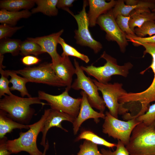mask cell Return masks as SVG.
Segmentation results:
<instances>
[{"label":"cell","instance_id":"cell-28","mask_svg":"<svg viewBox=\"0 0 155 155\" xmlns=\"http://www.w3.org/2000/svg\"><path fill=\"white\" fill-rule=\"evenodd\" d=\"M58 43L61 45L63 50L61 56H71L80 59L86 63L89 62L90 59L87 56L81 53L74 48L67 44L61 37L59 38Z\"/></svg>","mask_w":155,"mask_h":155},{"label":"cell","instance_id":"cell-2","mask_svg":"<svg viewBox=\"0 0 155 155\" xmlns=\"http://www.w3.org/2000/svg\"><path fill=\"white\" fill-rule=\"evenodd\" d=\"M142 46L145 49L144 55L147 53L152 57V61L149 67L140 72L143 74L146 70L151 68L154 73V77L152 83L146 90L137 93H127L122 94L119 98V103L129 105H138L139 111L136 116L138 117L144 114L148 110L150 102L155 101V43H140L138 46Z\"/></svg>","mask_w":155,"mask_h":155},{"label":"cell","instance_id":"cell-19","mask_svg":"<svg viewBox=\"0 0 155 155\" xmlns=\"http://www.w3.org/2000/svg\"><path fill=\"white\" fill-rule=\"evenodd\" d=\"M140 8H147L152 10L155 8V3L152 1H139L136 5H127L122 0L117 1L116 4L112 10L113 16L115 18L119 14L125 16H129L133 10Z\"/></svg>","mask_w":155,"mask_h":155},{"label":"cell","instance_id":"cell-25","mask_svg":"<svg viewBox=\"0 0 155 155\" xmlns=\"http://www.w3.org/2000/svg\"><path fill=\"white\" fill-rule=\"evenodd\" d=\"M22 42L20 40L9 38L1 40L0 55L8 53H10L13 56L18 55L20 53Z\"/></svg>","mask_w":155,"mask_h":155},{"label":"cell","instance_id":"cell-34","mask_svg":"<svg viewBox=\"0 0 155 155\" xmlns=\"http://www.w3.org/2000/svg\"><path fill=\"white\" fill-rule=\"evenodd\" d=\"M116 147L113 151L102 148L101 153L102 155H130L125 146L120 141H118Z\"/></svg>","mask_w":155,"mask_h":155},{"label":"cell","instance_id":"cell-17","mask_svg":"<svg viewBox=\"0 0 155 155\" xmlns=\"http://www.w3.org/2000/svg\"><path fill=\"white\" fill-rule=\"evenodd\" d=\"M89 10L87 16L90 27L94 26L98 17L115 6L117 1L112 0L108 2L104 0H88Z\"/></svg>","mask_w":155,"mask_h":155},{"label":"cell","instance_id":"cell-38","mask_svg":"<svg viewBox=\"0 0 155 155\" xmlns=\"http://www.w3.org/2000/svg\"><path fill=\"white\" fill-rule=\"evenodd\" d=\"M74 1V0H59L57 7L58 8L67 11L72 15L73 13L68 8L73 6V3Z\"/></svg>","mask_w":155,"mask_h":155},{"label":"cell","instance_id":"cell-8","mask_svg":"<svg viewBox=\"0 0 155 155\" xmlns=\"http://www.w3.org/2000/svg\"><path fill=\"white\" fill-rule=\"evenodd\" d=\"M17 74L27 79L29 82L42 83L58 87L66 86L55 73L51 63H44L37 66L26 67L14 70Z\"/></svg>","mask_w":155,"mask_h":155},{"label":"cell","instance_id":"cell-5","mask_svg":"<svg viewBox=\"0 0 155 155\" xmlns=\"http://www.w3.org/2000/svg\"><path fill=\"white\" fill-rule=\"evenodd\" d=\"M100 58L106 60V63L101 66L96 67L93 65L84 67L81 66V68L88 75L94 77L98 82L103 84L108 83L111 80V76L120 75L126 78L129 70L133 66L130 62L125 63L123 65H119L116 59L104 51Z\"/></svg>","mask_w":155,"mask_h":155},{"label":"cell","instance_id":"cell-35","mask_svg":"<svg viewBox=\"0 0 155 155\" xmlns=\"http://www.w3.org/2000/svg\"><path fill=\"white\" fill-rule=\"evenodd\" d=\"M126 36L128 41L131 42L135 46L140 43H155V35L147 37H140L136 35L127 34Z\"/></svg>","mask_w":155,"mask_h":155},{"label":"cell","instance_id":"cell-43","mask_svg":"<svg viewBox=\"0 0 155 155\" xmlns=\"http://www.w3.org/2000/svg\"><path fill=\"white\" fill-rule=\"evenodd\" d=\"M155 13V12H154Z\"/></svg>","mask_w":155,"mask_h":155},{"label":"cell","instance_id":"cell-15","mask_svg":"<svg viewBox=\"0 0 155 155\" xmlns=\"http://www.w3.org/2000/svg\"><path fill=\"white\" fill-rule=\"evenodd\" d=\"M75 119V118L67 113L50 109L48 115L41 130L42 137L40 144L44 147L45 146L46 135L50 128L53 127H56L67 132V130L62 127L61 123L64 121H66L73 123Z\"/></svg>","mask_w":155,"mask_h":155},{"label":"cell","instance_id":"cell-4","mask_svg":"<svg viewBox=\"0 0 155 155\" xmlns=\"http://www.w3.org/2000/svg\"><path fill=\"white\" fill-rule=\"evenodd\" d=\"M50 110V109L45 110L44 114L40 119L33 124L28 125V130L26 132H20L18 138L7 140V147L11 154L25 151L30 155H42L43 153L37 148L36 140L39 133L41 131Z\"/></svg>","mask_w":155,"mask_h":155},{"label":"cell","instance_id":"cell-24","mask_svg":"<svg viewBox=\"0 0 155 155\" xmlns=\"http://www.w3.org/2000/svg\"><path fill=\"white\" fill-rule=\"evenodd\" d=\"M34 0H3L0 1V7L10 11L28 10L34 5Z\"/></svg>","mask_w":155,"mask_h":155},{"label":"cell","instance_id":"cell-11","mask_svg":"<svg viewBox=\"0 0 155 155\" xmlns=\"http://www.w3.org/2000/svg\"><path fill=\"white\" fill-rule=\"evenodd\" d=\"M96 24L106 32V39L108 40L115 41L121 51L124 53L128 45L126 34L121 30L117 24L112 10L111 9L100 16L97 20Z\"/></svg>","mask_w":155,"mask_h":155},{"label":"cell","instance_id":"cell-32","mask_svg":"<svg viewBox=\"0 0 155 155\" xmlns=\"http://www.w3.org/2000/svg\"><path fill=\"white\" fill-rule=\"evenodd\" d=\"M136 119L147 125L154 123L155 121V103L150 105L147 111Z\"/></svg>","mask_w":155,"mask_h":155},{"label":"cell","instance_id":"cell-21","mask_svg":"<svg viewBox=\"0 0 155 155\" xmlns=\"http://www.w3.org/2000/svg\"><path fill=\"white\" fill-rule=\"evenodd\" d=\"M29 129L28 125L21 124L9 118L7 113L4 111H0V138L5 136L7 133L11 132L14 129Z\"/></svg>","mask_w":155,"mask_h":155},{"label":"cell","instance_id":"cell-6","mask_svg":"<svg viewBox=\"0 0 155 155\" xmlns=\"http://www.w3.org/2000/svg\"><path fill=\"white\" fill-rule=\"evenodd\" d=\"M74 64L77 78L72 84L71 88L75 90H82L86 94L91 106L103 113L106 106L103 98L99 94L97 86L92 79L86 75L75 59L74 60Z\"/></svg>","mask_w":155,"mask_h":155},{"label":"cell","instance_id":"cell-37","mask_svg":"<svg viewBox=\"0 0 155 155\" xmlns=\"http://www.w3.org/2000/svg\"><path fill=\"white\" fill-rule=\"evenodd\" d=\"M21 61L24 65L30 66L38 63L41 61V60L37 56L28 55L24 56L22 57Z\"/></svg>","mask_w":155,"mask_h":155},{"label":"cell","instance_id":"cell-20","mask_svg":"<svg viewBox=\"0 0 155 155\" xmlns=\"http://www.w3.org/2000/svg\"><path fill=\"white\" fill-rule=\"evenodd\" d=\"M0 73L10 76L11 79L9 82L12 84V86L10 87L11 91L18 90L20 92L22 97L25 96H27L28 97H31L28 92L26 86L27 83L29 82L27 79L18 75L14 70H4L3 69H0Z\"/></svg>","mask_w":155,"mask_h":155},{"label":"cell","instance_id":"cell-33","mask_svg":"<svg viewBox=\"0 0 155 155\" xmlns=\"http://www.w3.org/2000/svg\"><path fill=\"white\" fill-rule=\"evenodd\" d=\"M24 26L11 27L9 25L3 24L0 25V40L11 37L18 30Z\"/></svg>","mask_w":155,"mask_h":155},{"label":"cell","instance_id":"cell-22","mask_svg":"<svg viewBox=\"0 0 155 155\" xmlns=\"http://www.w3.org/2000/svg\"><path fill=\"white\" fill-rule=\"evenodd\" d=\"M28 10H23L17 11H10L4 9L0 10V22L12 26H15L22 18H26L32 15Z\"/></svg>","mask_w":155,"mask_h":155},{"label":"cell","instance_id":"cell-23","mask_svg":"<svg viewBox=\"0 0 155 155\" xmlns=\"http://www.w3.org/2000/svg\"><path fill=\"white\" fill-rule=\"evenodd\" d=\"M37 6L33 8L32 14L41 12L49 16H57L58 10L57 5L58 0H34Z\"/></svg>","mask_w":155,"mask_h":155},{"label":"cell","instance_id":"cell-1","mask_svg":"<svg viewBox=\"0 0 155 155\" xmlns=\"http://www.w3.org/2000/svg\"><path fill=\"white\" fill-rule=\"evenodd\" d=\"M4 96L0 100V110L5 112L11 119L23 124H28L34 113L31 105H48L42 102L38 97L24 98L13 94Z\"/></svg>","mask_w":155,"mask_h":155},{"label":"cell","instance_id":"cell-42","mask_svg":"<svg viewBox=\"0 0 155 155\" xmlns=\"http://www.w3.org/2000/svg\"><path fill=\"white\" fill-rule=\"evenodd\" d=\"M152 11L154 12H155V8L152 10Z\"/></svg>","mask_w":155,"mask_h":155},{"label":"cell","instance_id":"cell-10","mask_svg":"<svg viewBox=\"0 0 155 155\" xmlns=\"http://www.w3.org/2000/svg\"><path fill=\"white\" fill-rule=\"evenodd\" d=\"M87 4V1H84L82 10L77 14L72 15L75 19L78 26V30L75 31L74 38L78 44L88 46L95 53H97L101 50L102 46L100 42L93 38L89 31V24L86 10Z\"/></svg>","mask_w":155,"mask_h":155},{"label":"cell","instance_id":"cell-30","mask_svg":"<svg viewBox=\"0 0 155 155\" xmlns=\"http://www.w3.org/2000/svg\"><path fill=\"white\" fill-rule=\"evenodd\" d=\"M134 33L136 36L140 37H144L147 35L150 37L153 36L155 34V22H145L140 28H135Z\"/></svg>","mask_w":155,"mask_h":155},{"label":"cell","instance_id":"cell-31","mask_svg":"<svg viewBox=\"0 0 155 155\" xmlns=\"http://www.w3.org/2000/svg\"><path fill=\"white\" fill-rule=\"evenodd\" d=\"M130 16H125L118 15L115 20L118 26L121 30L127 35H136L134 32L131 29L129 25Z\"/></svg>","mask_w":155,"mask_h":155},{"label":"cell","instance_id":"cell-40","mask_svg":"<svg viewBox=\"0 0 155 155\" xmlns=\"http://www.w3.org/2000/svg\"><path fill=\"white\" fill-rule=\"evenodd\" d=\"M139 1L137 0H129L125 1L126 5H133L137 4Z\"/></svg>","mask_w":155,"mask_h":155},{"label":"cell","instance_id":"cell-27","mask_svg":"<svg viewBox=\"0 0 155 155\" xmlns=\"http://www.w3.org/2000/svg\"><path fill=\"white\" fill-rule=\"evenodd\" d=\"M44 53L38 44L27 39L22 41L20 50L21 55L24 56L32 55L37 56Z\"/></svg>","mask_w":155,"mask_h":155},{"label":"cell","instance_id":"cell-36","mask_svg":"<svg viewBox=\"0 0 155 155\" xmlns=\"http://www.w3.org/2000/svg\"><path fill=\"white\" fill-rule=\"evenodd\" d=\"M1 76L0 78V97L5 96L6 94L10 95L12 94L11 92L10 87L9 86V83L8 79V76L3 73H1Z\"/></svg>","mask_w":155,"mask_h":155},{"label":"cell","instance_id":"cell-26","mask_svg":"<svg viewBox=\"0 0 155 155\" xmlns=\"http://www.w3.org/2000/svg\"><path fill=\"white\" fill-rule=\"evenodd\" d=\"M84 139L97 145L104 146L109 148L116 147L117 144L110 142L89 130L82 131L76 138L75 141Z\"/></svg>","mask_w":155,"mask_h":155},{"label":"cell","instance_id":"cell-12","mask_svg":"<svg viewBox=\"0 0 155 155\" xmlns=\"http://www.w3.org/2000/svg\"><path fill=\"white\" fill-rule=\"evenodd\" d=\"M92 80L98 90L101 92L105 106L108 108L109 113L113 116L118 119L120 105L119 98L122 94L127 92L123 88V84L118 82L103 84L98 82L96 79Z\"/></svg>","mask_w":155,"mask_h":155},{"label":"cell","instance_id":"cell-44","mask_svg":"<svg viewBox=\"0 0 155 155\" xmlns=\"http://www.w3.org/2000/svg\"><path fill=\"white\" fill-rule=\"evenodd\" d=\"M154 128H155V126H154Z\"/></svg>","mask_w":155,"mask_h":155},{"label":"cell","instance_id":"cell-16","mask_svg":"<svg viewBox=\"0 0 155 155\" xmlns=\"http://www.w3.org/2000/svg\"><path fill=\"white\" fill-rule=\"evenodd\" d=\"M52 67L56 75L64 82L66 88L70 90L73 77L75 74V68L69 57L61 56L60 61L57 64L52 65Z\"/></svg>","mask_w":155,"mask_h":155},{"label":"cell","instance_id":"cell-39","mask_svg":"<svg viewBox=\"0 0 155 155\" xmlns=\"http://www.w3.org/2000/svg\"><path fill=\"white\" fill-rule=\"evenodd\" d=\"M7 139L6 136L0 139V155H10L11 153L8 150L6 142Z\"/></svg>","mask_w":155,"mask_h":155},{"label":"cell","instance_id":"cell-41","mask_svg":"<svg viewBox=\"0 0 155 155\" xmlns=\"http://www.w3.org/2000/svg\"><path fill=\"white\" fill-rule=\"evenodd\" d=\"M49 147V143L48 141H47L46 142V145L44 147V152L43 153V154L42 155H45L46 152L47 150L48 149Z\"/></svg>","mask_w":155,"mask_h":155},{"label":"cell","instance_id":"cell-14","mask_svg":"<svg viewBox=\"0 0 155 155\" xmlns=\"http://www.w3.org/2000/svg\"><path fill=\"white\" fill-rule=\"evenodd\" d=\"M82 96L80 108L77 117L72 123L73 133L74 135L77 133L81 125L86 120L93 119L96 123L100 121V118L104 119L105 114L103 113L98 112L94 111L89 103L87 96L85 93L82 90L80 92Z\"/></svg>","mask_w":155,"mask_h":155},{"label":"cell","instance_id":"cell-29","mask_svg":"<svg viewBox=\"0 0 155 155\" xmlns=\"http://www.w3.org/2000/svg\"><path fill=\"white\" fill-rule=\"evenodd\" d=\"M97 145L90 141L85 140L83 143L80 145V150L77 155H102L99 151Z\"/></svg>","mask_w":155,"mask_h":155},{"label":"cell","instance_id":"cell-7","mask_svg":"<svg viewBox=\"0 0 155 155\" xmlns=\"http://www.w3.org/2000/svg\"><path fill=\"white\" fill-rule=\"evenodd\" d=\"M103 124L102 132L118 141H120L125 146L128 143L132 131L141 122L137 119L125 121L119 119L112 115L109 112L105 114Z\"/></svg>","mask_w":155,"mask_h":155},{"label":"cell","instance_id":"cell-18","mask_svg":"<svg viewBox=\"0 0 155 155\" xmlns=\"http://www.w3.org/2000/svg\"><path fill=\"white\" fill-rule=\"evenodd\" d=\"M129 16V26L134 32L135 27L140 28L145 22H155V13L151 12L150 9L148 8H140L136 9L130 13Z\"/></svg>","mask_w":155,"mask_h":155},{"label":"cell","instance_id":"cell-13","mask_svg":"<svg viewBox=\"0 0 155 155\" xmlns=\"http://www.w3.org/2000/svg\"><path fill=\"white\" fill-rule=\"evenodd\" d=\"M64 32L62 29L59 31L50 35L36 38H28L27 39L38 44L42 51L47 53L51 56L52 65L58 63L60 61L61 56L57 53V48L59 40Z\"/></svg>","mask_w":155,"mask_h":155},{"label":"cell","instance_id":"cell-3","mask_svg":"<svg viewBox=\"0 0 155 155\" xmlns=\"http://www.w3.org/2000/svg\"><path fill=\"white\" fill-rule=\"evenodd\" d=\"M155 124L141 122L134 128L125 146L130 155H155Z\"/></svg>","mask_w":155,"mask_h":155},{"label":"cell","instance_id":"cell-9","mask_svg":"<svg viewBox=\"0 0 155 155\" xmlns=\"http://www.w3.org/2000/svg\"><path fill=\"white\" fill-rule=\"evenodd\" d=\"M69 90L66 88L61 94L54 95L41 91L38 92V97L46 101L51 108L68 114L75 118L80 110L82 98H74L69 94Z\"/></svg>","mask_w":155,"mask_h":155}]
</instances>
